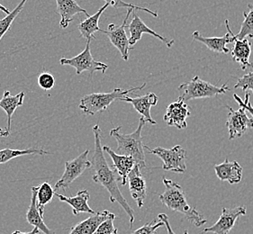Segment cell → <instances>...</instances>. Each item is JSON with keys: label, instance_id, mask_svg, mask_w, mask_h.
I'll list each match as a JSON object with an SVG mask.
<instances>
[{"label": "cell", "instance_id": "obj_40", "mask_svg": "<svg viewBox=\"0 0 253 234\" xmlns=\"http://www.w3.org/2000/svg\"><path fill=\"white\" fill-rule=\"evenodd\" d=\"M184 234H188V232H187V231H185V232H184Z\"/></svg>", "mask_w": 253, "mask_h": 234}, {"label": "cell", "instance_id": "obj_10", "mask_svg": "<svg viewBox=\"0 0 253 234\" xmlns=\"http://www.w3.org/2000/svg\"><path fill=\"white\" fill-rule=\"evenodd\" d=\"M225 107L229 110L226 126L230 141L243 136L248 130L253 129V119L249 117L247 111L243 107L236 111L228 105H225Z\"/></svg>", "mask_w": 253, "mask_h": 234}, {"label": "cell", "instance_id": "obj_38", "mask_svg": "<svg viewBox=\"0 0 253 234\" xmlns=\"http://www.w3.org/2000/svg\"><path fill=\"white\" fill-rule=\"evenodd\" d=\"M10 134V132H7L6 130H4L2 128H0V136L1 137H7Z\"/></svg>", "mask_w": 253, "mask_h": 234}, {"label": "cell", "instance_id": "obj_21", "mask_svg": "<svg viewBox=\"0 0 253 234\" xmlns=\"http://www.w3.org/2000/svg\"><path fill=\"white\" fill-rule=\"evenodd\" d=\"M111 212L107 210L96 212L88 218L71 227L69 234H95L97 227L108 218Z\"/></svg>", "mask_w": 253, "mask_h": 234}, {"label": "cell", "instance_id": "obj_18", "mask_svg": "<svg viewBox=\"0 0 253 234\" xmlns=\"http://www.w3.org/2000/svg\"><path fill=\"white\" fill-rule=\"evenodd\" d=\"M56 12L61 15L60 26L62 29H65L70 26L76 15L84 14L86 17L89 16L86 9L82 8L75 0H56Z\"/></svg>", "mask_w": 253, "mask_h": 234}, {"label": "cell", "instance_id": "obj_5", "mask_svg": "<svg viewBox=\"0 0 253 234\" xmlns=\"http://www.w3.org/2000/svg\"><path fill=\"white\" fill-rule=\"evenodd\" d=\"M177 89L183 92L180 97L184 102L198 99V98H209L216 97L218 95L225 94L229 89L227 84H223L218 87L208 81L201 79L198 76H195L191 80L184 82Z\"/></svg>", "mask_w": 253, "mask_h": 234}, {"label": "cell", "instance_id": "obj_7", "mask_svg": "<svg viewBox=\"0 0 253 234\" xmlns=\"http://www.w3.org/2000/svg\"><path fill=\"white\" fill-rule=\"evenodd\" d=\"M89 151L86 150L81 153L77 158L65 162V169L61 178L57 181L54 186V190L62 189L66 190L72 182L80 178L82 174L92 167V163L88 159Z\"/></svg>", "mask_w": 253, "mask_h": 234}, {"label": "cell", "instance_id": "obj_31", "mask_svg": "<svg viewBox=\"0 0 253 234\" xmlns=\"http://www.w3.org/2000/svg\"><path fill=\"white\" fill-rule=\"evenodd\" d=\"M104 1H106V3L109 4V5H113V6L116 7V8L125 7V8H127V9L132 8V9H134V10L144 11V12L149 13L150 15H153L154 17H158L157 13L154 12V11L150 10V9H148V8H145V7L138 6V5H133V4L126 3V2H125V1H123V0H104Z\"/></svg>", "mask_w": 253, "mask_h": 234}, {"label": "cell", "instance_id": "obj_28", "mask_svg": "<svg viewBox=\"0 0 253 234\" xmlns=\"http://www.w3.org/2000/svg\"><path fill=\"white\" fill-rule=\"evenodd\" d=\"M249 12H243V20L241 30L238 35H234V37L238 40H243L245 38L253 39V5L249 4Z\"/></svg>", "mask_w": 253, "mask_h": 234}, {"label": "cell", "instance_id": "obj_20", "mask_svg": "<svg viewBox=\"0 0 253 234\" xmlns=\"http://www.w3.org/2000/svg\"><path fill=\"white\" fill-rule=\"evenodd\" d=\"M55 195L61 202L69 204L72 207V213L74 215H79L81 214H95L96 212L90 208L88 205V200L90 198V194L86 190H81L77 193L75 196H65L61 194L56 193Z\"/></svg>", "mask_w": 253, "mask_h": 234}, {"label": "cell", "instance_id": "obj_1", "mask_svg": "<svg viewBox=\"0 0 253 234\" xmlns=\"http://www.w3.org/2000/svg\"><path fill=\"white\" fill-rule=\"evenodd\" d=\"M94 137H95V150L92 158V167L94 168L93 181L100 184L104 189H107L109 193V200L111 203L117 202L122 208L125 210L129 219H130V228H132L134 223V211L129 205L126 199L123 195L119 187L118 181L120 178H117L116 169L109 166L104 155L103 146L101 143V129L98 124L93 127Z\"/></svg>", "mask_w": 253, "mask_h": 234}, {"label": "cell", "instance_id": "obj_16", "mask_svg": "<svg viewBox=\"0 0 253 234\" xmlns=\"http://www.w3.org/2000/svg\"><path fill=\"white\" fill-rule=\"evenodd\" d=\"M119 100L124 102L131 103L132 107H134L137 112L142 116L146 122H150L151 124L157 123L152 119L151 116V108L157 106L158 101H159V97L156 94L148 93L144 96L137 97H130L126 96V97H122Z\"/></svg>", "mask_w": 253, "mask_h": 234}, {"label": "cell", "instance_id": "obj_36", "mask_svg": "<svg viewBox=\"0 0 253 234\" xmlns=\"http://www.w3.org/2000/svg\"><path fill=\"white\" fill-rule=\"evenodd\" d=\"M158 219L164 223V226H166L168 234H176L173 232V230L171 229V227H170V224H169V217H168L167 214H159V215H158Z\"/></svg>", "mask_w": 253, "mask_h": 234}, {"label": "cell", "instance_id": "obj_3", "mask_svg": "<svg viewBox=\"0 0 253 234\" xmlns=\"http://www.w3.org/2000/svg\"><path fill=\"white\" fill-rule=\"evenodd\" d=\"M146 121L141 117L138 127L130 134L122 133V126H117L110 131V136L116 139L117 143V154L131 156L141 168H146L144 145L142 143V132Z\"/></svg>", "mask_w": 253, "mask_h": 234}, {"label": "cell", "instance_id": "obj_34", "mask_svg": "<svg viewBox=\"0 0 253 234\" xmlns=\"http://www.w3.org/2000/svg\"><path fill=\"white\" fill-rule=\"evenodd\" d=\"M234 88H242L244 92L252 90L253 93V71L238 78V81L235 84Z\"/></svg>", "mask_w": 253, "mask_h": 234}, {"label": "cell", "instance_id": "obj_22", "mask_svg": "<svg viewBox=\"0 0 253 234\" xmlns=\"http://www.w3.org/2000/svg\"><path fill=\"white\" fill-rule=\"evenodd\" d=\"M37 190L38 187H33L31 189V203L27 213H26V219L27 222L33 225L34 227H36L43 234H56L52 230L50 229L46 225L44 221H43V216L40 214L39 210L37 208V204H36V195H37Z\"/></svg>", "mask_w": 253, "mask_h": 234}, {"label": "cell", "instance_id": "obj_24", "mask_svg": "<svg viewBox=\"0 0 253 234\" xmlns=\"http://www.w3.org/2000/svg\"><path fill=\"white\" fill-rule=\"evenodd\" d=\"M109 4L106 3L102 6L99 10L96 12L95 15H89L86 19L82 21L81 24L78 26V29L81 32V35L83 38L86 39V41H91V40H96L95 33L100 32V28L98 26L99 19L101 17L102 14L105 12Z\"/></svg>", "mask_w": 253, "mask_h": 234}, {"label": "cell", "instance_id": "obj_14", "mask_svg": "<svg viewBox=\"0 0 253 234\" xmlns=\"http://www.w3.org/2000/svg\"><path fill=\"white\" fill-rule=\"evenodd\" d=\"M127 28L130 32V38H129V44L130 46H133L136 44L138 41L142 39V36L143 34H148L151 36L156 37L160 41H162L168 48H171L173 44L175 43L174 40H169L164 36L159 35L155 31L149 28L148 26L142 22L140 16L137 15L136 13H133L132 15V21L131 23L126 26Z\"/></svg>", "mask_w": 253, "mask_h": 234}, {"label": "cell", "instance_id": "obj_4", "mask_svg": "<svg viewBox=\"0 0 253 234\" xmlns=\"http://www.w3.org/2000/svg\"><path fill=\"white\" fill-rule=\"evenodd\" d=\"M145 86L146 83H143L140 87H132L130 89L115 88L109 93H91L81 98L79 107L87 116H94L96 113L107 110L111 106L112 103L115 102L116 100L126 97L128 94L132 92L142 90Z\"/></svg>", "mask_w": 253, "mask_h": 234}, {"label": "cell", "instance_id": "obj_25", "mask_svg": "<svg viewBox=\"0 0 253 234\" xmlns=\"http://www.w3.org/2000/svg\"><path fill=\"white\" fill-rule=\"evenodd\" d=\"M25 97H26L25 92H21L15 96H12L10 91L6 90L4 92L2 99H0V107L5 111L7 116V126L5 129L7 132H10L13 115L18 107L23 106Z\"/></svg>", "mask_w": 253, "mask_h": 234}, {"label": "cell", "instance_id": "obj_39", "mask_svg": "<svg viewBox=\"0 0 253 234\" xmlns=\"http://www.w3.org/2000/svg\"><path fill=\"white\" fill-rule=\"evenodd\" d=\"M0 10L2 11V12H4L5 15H9L10 14V11L8 10L6 7H5L4 5H2L1 3H0Z\"/></svg>", "mask_w": 253, "mask_h": 234}, {"label": "cell", "instance_id": "obj_2", "mask_svg": "<svg viewBox=\"0 0 253 234\" xmlns=\"http://www.w3.org/2000/svg\"><path fill=\"white\" fill-rule=\"evenodd\" d=\"M162 182L165 186V191L159 195L162 204L171 211L183 214L190 224L197 227H201L208 223V220L197 209L187 203L182 188L177 182L166 178H162Z\"/></svg>", "mask_w": 253, "mask_h": 234}, {"label": "cell", "instance_id": "obj_13", "mask_svg": "<svg viewBox=\"0 0 253 234\" xmlns=\"http://www.w3.org/2000/svg\"><path fill=\"white\" fill-rule=\"evenodd\" d=\"M190 115V108L179 97L177 101L169 105L163 119L169 126L182 130L187 127V119Z\"/></svg>", "mask_w": 253, "mask_h": 234}, {"label": "cell", "instance_id": "obj_11", "mask_svg": "<svg viewBox=\"0 0 253 234\" xmlns=\"http://www.w3.org/2000/svg\"><path fill=\"white\" fill-rule=\"evenodd\" d=\"M247 209L245 206H237L233 208H222V214L215 224L211 227L205 228L199 234H229L240 216L245 215Z\"/></svg>", "mask_w": 253, "mask_h": 234}, {"label": "cell", "instance_id": "obj_19", "mask_svg": "<svg viewBox=\"0 0 253 234\" xmlns=\"http://www.w3.org/2000/svg\"><path fill=\"white\" fill-rule=\"evenodd\" d=\"M214 171L221 181H227L231 185L238 184L243 178V168L237 161H229L225 158L223 162L214 166Z\"/></svg>", "mask_w": 253, "mask_h": 234}, {"label": "cell", "instance_id": "obj_6", "mask_svg": "<svg viewBox=\"0 0 253 234\" xmlns=\"http://www.w3.org/2000/svg\"><path fill=\"white\" fill-rule=\"evenodd\" d=\"M148 153L154 154L163 161L162 168L166 171H172L175 173H184L187 169L186 159L187 152L180 145H177L171 149L157 147L151 149L144 145Z\"/></svg>", "mask_w": 253, "mask_h": 234}, {"label": "cell", "instance_id": "obj_26", "mask_svg": "<svg viewBox=\"0 0 253 234\" xmlns=\"http://www.w3.org/2000/svg\"><path fill=\"white\" fill-rule=\"evenodd\" d=\"M48 155L50 153L40 148H29L27 150H12V149H4L0 151V164L8 162L11 159L25 156V155Z\"/></svg>", "mask_w": 253, "mask_h": 234}, {"label": "cell", "instance_id": "obj_15", "mask_svg": "<svg viewBox=\"0 0 253 234\" xmlns=\"http://www.w3.org/2000/svg\"><path fill=\"white\" fill-rule=\"evenodd\" d=\"M139 165H135L127 177L129 190L139 208H142L147 197L146 181L142 177Z\"/></svg>", "mask_w": 253, "mask_h": 234}, {"label": "cell", "instance_id": "obj_30", "mask_svg": "<svg viewBox=\"0 0 253 234\" xmlns=\"http://www.w3.org/2000/svg\"><path fill=\"white\" fill-rule=\"evenodd\" d=\"M117 216L111 213L107 220H105L97 227L95 234H118V230L115 227V220Z\"/></svg>", "mask_w": 253, "mask_h": 234}, {"label": "cell", "instance_id": "obj_12", "mask_svg": "<svg viewBox=\"0 0 253 234\" xmlns=\"http://www.w3.org/2000/svg\"><path fill=\"white\" fill-rule=\"evenodd\" d=\"M225 26L228 33L222 37H205L198 31H195L192 34L193 41L201 42L207 46L210 51L215 53L226 54L230 52L227 44L234 41V35L230 28L228 19H225Z\"/></svg>", "mask_w": 253, "mask_h": 234}, {"label": "cell", "instance_id": "obj_37", "mask_svg": "<svg viewBox=\"0 0 253 234\" xmlns=\"http://www.w3.org/2000/svg\"><path fill=\"white\" fill-rule=\"evenodd\" d=\"M40 231L37 229L36 227H35V228L32 230L31 232H29V233H23V232H21V231H15V232H14L12 234H40Z\"/></svg>", "mask_w": 253, "mask_h": 234}, {"label": "cell", "instance_id": "obj_8", "mask_svg": "<svg viewBox=\"0 0 253 234\" xmlns=\"http://www.w3.org/2000/svg\"><path fill=\"white\" fill-rule=\"evenodd\" d=\"M61 65H69L73 67L76 70L77 75H81L82 72H89V74L93 76V74L96 72H102L105 73L108 66L107 64L96 61L92 56L90 51V41H86V48L84 51H81L80 54L77 56L66 59H61Z\"/></svg>", "mask_w": 253, "mask_h": 234}, {"label": "cell", "instance_id": "obj_35", "mask_svg": "<svg viewBox=\"0 0 253 234\" xmlns=\"http://www.w3.org/2000/svg\"><path fill=\"white\" fill-rule=\"evenodd\" d=\"M250 97H251V94L247 92H245V99L244 100L239 97L237 94H233V98L237 102L240 107H243V109H245L247 112L250 113L253 117V107L252 103L250 101Z\"/></svg>", "mask_w": 253, "mask_h": 234}, {"label": "cell", "instance_id": "obj_33", "mask_svg": "<svg viewBox=\"0 0 253 234\" xmlns=\"http://www.w3.org/2000/svg\"><path fill=\"white\" fill-rule=\"evenodd\" d=\"M162 226H164V223L162 221H160V220L157 221L156 219L152 220V222L147 223L141 228L132 232V234H156V230Z\"/></svg>", "mask_w": 253, "mask_h": 234}, {"label": "cell", "instance_id": "obj_29", "mask_svg": "<svg viewBox=\"0 0 253 234\" xmlns=\"http://www.w3.org/2000/svg\"><path fill=\"white\" fill-rule=\"evenodd\" d=\"M26 1L27 0H22L20 3L15 6V9L10 12L9 15H6L3 19H0V40L7 33V31L10 29L11 26L16 18V16L20 14L21 11L23 10Z\"/></svg>", "mask_w": 253, "mask_h": 234}, {"label": "cell", "instance_id": "obj_17", "mask_svg": "<svg viewBox=\"0 0 253 234\" xmlns=\"http://www.w3.org/2000/svg\"><path fill=\"white\" fill-rule=\"evenodd\" d=\"M103 151L106 152L112 158V161H113L112 167L116 168V171L119 175L122 186H126L127 183L128 175L132 171L133 167L136 165L134 158L131 156L117 154L108 146H104Z\"/></svg>", "mask_w": 253, "mask_h": 234}, {"label": "cell", "instance_id": "obj_9", "mask_svg": "<svg viewBox=\"0 0 253 234\" xmlns=\"http://www.w3.org/2000/svg\"><path fill=\"white\" fill-rule=\"evenodd\" d=\"M132 11H135L132 8L127 9V15L120 26H117L114 24H110L108 26L107 31L100 30L101 33L109 38L112 44L117 48L120 52L123 60L127 61L129 60V51L132 49V47L129 44V38L127 37L126 33V23Z\"/></svg>", "mask_w": 253, "mask_h": 234}, {"label": "cell", "instance_id": "obj_32", "mask_svg": "<svg viewBox=\"0 0 253 234\" xmlns=\"http://www.w3.org/2000/svg\"><path fill=\"white\" fill-rule=\"evenodd\" d=\"M37 82L41 88L44 90H51L55 86V78L50 72H43L38 76Z\"/></svg>", "mask_w": 253, "mask_h": 234}, {"label": "cell", "instance_id": "obj_23", "mask_svg": "<svg viewBox=\"0 0 253 234\" xmlns=\"http://www.w3.org/2000/svg\"><path fill=\"white\" fill-rule=\"evenodd\" d=\"M234 46L231 51L232 58L234 61L238 62L243 71L248 70L249 67L253 68V64L250 62V57L252 54V45L248 38L238 40L234 37Z\"/></svg>", "mask_w": 253, "mask_h": 234}, {"label": "cell", "instance_id": "obj_27", "mask_svg": "<svg viewBox=\"0 0 253 234\" xmlns=\"http://www.w3.org/2000/svg\"><path fill=\"white\" fill-rule=\"evenodd\" d=\"M54 195H55V190L51 187V184L44 182V183L41 184L38 186L37 195H36V204H37V208L42 216L44 215V209H45L46 204L51 202Z\"/></svg>", "mask_w": 253, "mask_h": 234}]
</instances>
